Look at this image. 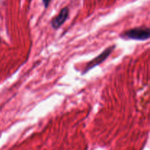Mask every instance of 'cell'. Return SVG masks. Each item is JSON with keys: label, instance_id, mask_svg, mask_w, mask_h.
<instances>
[{"label": "cell", "instance_id": "cell-1", "mask_svg": "<svg viewBox=\"0 0 150 150\" xmlns=\"http://www.w3.org/2000/svg\"><path fill=\"white\" fill-rule=\"evenodd\" d=\"M121 38L124 39L136 40H146L150 39V28L136 27L129 29L121 34Z\"/></svg>", "mask_w": 150, "mask_h": 150}, {"label": "cell", "instance_id": "cell-2", "mask_svg": "<svg viewBox=\"0 0 150 150\" xmlns=\"http://www.w3.org/2000/svg\"><path fill=\"white\" fill-rule=\"evenodd\" d=\"M115 48H116L115 45L108 47V48H107L106 49L104 50V51L100 54V55H98V57H95V59H93L91 60L90 62H89L86 64V67H84V69H83V71L82 72V74L83 75L85 74V73L89 72L90 70H92V68H94L95 67H96V66L99 65V64H100L101 63L103 62L108 58V56L112 53V51H114V49Z\"/></svg>", "mask_w": 150, "mask_h": 150}, {"label": "cell", "instance_id": "cell-3", "mask_svg": "<svg viewBox=\"0 0 150 150\" xmlns=\"http://www.w3.org/2000/svg\"><path fill=\"white\" fill-rule=\"evenodd\" d=\"M68 7H64L63 9H62L60 13H59L55 18H54L52 19V21H51V26H52V27L55 29H59V28L65 22V21L67 20V18H68Z\"/></svg>", "mask_w": 150, "mask_h": 150}, {"label": "cell", "instance_id": "cell-4", "mask_svg": "<svg viewBox=\"0 0 150 150\" xmlns=\"http://www.w3.org/2000/svg\"><path fill=\"white\" fill-rule=\"evenodd\" d=\"M50 1H51V0H42V2H43V4H44V6H45V8H46V7H48Z\"/></svg>", "mask_w": 150, "mask_h": 150}, {"label": "cell", "instance_id": "cell-5", "mask_svg": "<svg viewBox=\"0 0 150 150\" xmlns=\"http://www.w3.org/2000/svg\"><path fill=\"white\" fill-rule=\"evenodd\" d=\"M0 41H1V38H0Z\"/></svg>", "mask_w": 150, "mask_h": 150}]
</instances>
